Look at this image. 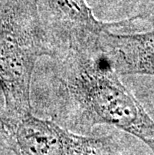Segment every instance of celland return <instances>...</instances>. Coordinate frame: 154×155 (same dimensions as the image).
<instances>
[{"label": "cell", "instance_id": "obj_1", "mask_svg": "<svg viewBox=\"0 0 154 155\" xmlns=\"http://www.w3.org/2000/svg\"><path fill=\"white\" fill-rule=\"evenodd\" d=\"M98 41L71 46L56 61L59 92L77 124H107L143 141L154 152V120L119 79Z\"/></svg>", "mask_w": 154, "mask_h": 155}, {"label": "cell", "instance_id": "obj_4", "mask_svg": "<svg viewBox=\"0 0 154 155\" xmlns=\"http://www.w3.org/2000/svg\"><path fill=\"white\" fill-rule=\"evenodd\" d=\"M14 135L25 155H103L105 138L80 136L31 113L16 118Z\"/></svg>", "mask_w": 154, "mask_h": 155}, {"label": "cell", "instance_id": "obj_3", "mask_svg": "<svg viewBox=\"0 0 154 155\" xmlns=\"http://www.w3.org/2000/svg\"><path fill=\"white\" fill-rule=\"evenodd\" d=\"M36 4L53 59L71 46L99 39L105 29L128 25L137 18L119 22L100 21L85 0H36Z\"/></svg>", "mask_w": 154, "mask_h": 155}, {"label": "cell", "instance_id": "obj_5", "mask_svg": "<svg viewBox=\"0 0 154 155\" xmlns=\"http://www.w3.org/2000/svg\"><path fill=\"white\" fill-rule=\"evenodd\" d=\"M98 45L102 56L119 75L154 76V27L136 34H113L105 29Z\"/></svg>", "mask_w": 154, "mask_h": 155}, {"label": "cell", "instance_id": "obj_2", "mask_svg": "<svg viewBox=\"0 0 154 155\" xmlns=\"http://www.w3.org/2000/svg\"><path fill=\"white\" fill-rule=\"evenodd\" d=\"M43 55L53 56L36 0H0V91L13 117L31 113L32 73Z\"/></svg>", "mask_w": 154, "mask_h": 155}]
</instances>
